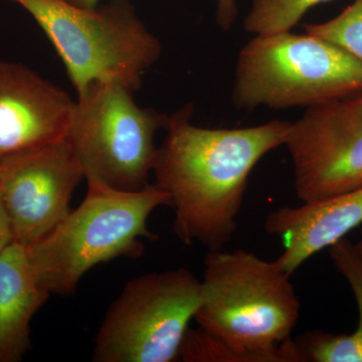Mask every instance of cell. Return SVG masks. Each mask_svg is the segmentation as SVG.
I'll return each instance as SVG.
<instances>
[{"instance_id":"6da1fadb","label":"cell","mask_w":362,"mask_h":362,"mask_svg":"<svg viewBox=\"0 0 362 362\" xmlns=\"http://www.w3.org/2000/svg\"><path fill=\"white\" fill-rule=\"evenodd\" d=\"M192 109L187 106L168 116L153 168L156 185L168 194L175 209L178 239L218 251L237 232L252 169L285 144L291 122L211 129L190 123Z\"/></svg>"},{"instance_id":"7a4b0ae2","label":"cell","mask_w":362,"mask_h":362,"mask_svg":"<svg viewBox=\"0 0 362 362\" xmlns=\"http://www.w3.org/2000/svg\"><path fill=\"white\" fill-rule=\"evenodd\" d=\"M290 277L246 250L209 251L194 319L233 362H306L291 339L301 305Z\"/></svg>"},{"instance_id":"3957f363","label":"cell","mask_w":362,"mask_h":362,"mask_svg":"<svg viewBox=\"0 0 362 362\" xmlns=\"http://www.w3.org/2000/svg\"><path fill=\"white\" fill-rule=\"evenodd\" d=\"M87 181L82 204L51 233L25 246L35 275L51 295H74L83 276L99 264L141 257L140 239H158L147 226L150 214L170 206L168 194L156 183L126 192Z\"/></svg>"},{"instance_id":"277c9868","label":"cell","mask_w":362,"mask_h":362,"mask_svg":"<svg viewBox=\"0 0 362 362\" xmlns=\"http://www.w3.org/2000/svg\"><path fill=\"white\" fill-rule=\"evenodd\" d=\"M44 30L76 92L95 82H119L139 90L145 71L160 58L161 42L128 0L82 8L64 0H11Z\"/></svg>"},{"instance_id":"5b68a950","label":"cell","mask_w":362,"mask_h":362,"mask_svg":"<svg viewBox=\"0 0 362 362\" xmlns=\"http://www.w3.org/2000/svg\"><path fill=\"white\" fill-rule=\"evenodd\" d=\"M361 93V61L320 37L284 32L256 35L240 49L232 100L244 110H281Z\"/></svg>"},{"instance_id":"8992f818","label":"cell","mask_w":362,"mask_h":362,"mask_svg":"<svg viewBox=\"0 0 362 362\" xmlns=\"http://www.w3.org/2000/svg\"><path fill=\"white\" fill-rule=\"evenodd\" d=\"M119 82H95L78 93L66 139L85 171L112 188L138 192L148 187L158 147L157 131L168 116L136 103Z\"/></svg>"},{"instance_id":"52a82bcc","label":"cell","mask_w":362,"mask_h":362,"mask_svg":"<svg viewBox=\"0 0 362 362\" xmlns=\"http://www.w3.org/2000/svg\"><path fill=\"white\" fill-rule=\"evenodd\" d=\"M202 301V281L185 268L132 279L109 307L92 361H180L183 340Z\"/></svg>"},{"instance_id":"ba28073f","label":"cell","mask_w":362,"mask_h":362,"mask_svg":"<svg viewBox=\"0 0 362 362\" xmlns=\"http://www.w3.org/2000/svg\"><path fill=\"white\" fill-rule=\"evenodd\" d=\"M284 146L291 156L300 202L361 187L362 93L307 108L291 122Z\"/></svg>"},{"instance_id":"9c48e42d","label":"cell","mask_w":362,"mask_h":362,"mask_svg":"<svg viewBox=\"0 0 362 362\" xmlns=\"http://www.w3.org/2000/svg\"><path fill=\"white\" fill-rule=\"evenodd\" d=\"M84 178L66 137L0 161V192L13 240L28 246L57 228L70 214L71 197Z\"/></svg>"},{"instance_id":"30bf717a","label":"cell","mask_w":362,"mask_h":362,"mask_svg":"<svg viewBox=\"0 0 362 362\" xmlns=\"http://www.w3.org/2000/svg\"><path fill=\"white\" fill-rule=\"evenodd\" d=\"M74 103L32 69L0 62V161L66 138Z\"/></svg>"},{"instance_id":"8fae6325","label":"cell","mask_w":362,"mask_h":362,"mask_svg":"<svg viewBox=\"0 0 362 362\" xmlns=\"http://www.w3.org/2000/svg\"><path fill=\"white\" fill-rule=\"evenodd\" d=\"M361 223L362 185L299 206L280 207L267 216L265 230L282 240L284 250L275 263L292 275L311 257L344 239Z\"/></svg>"},{"instance_id":"7c38bea8","label":"cell","mask_w":362,"mask_h":362,"mask_svg":"<svg viewBox=\"0 0 362 362\" xmlns=\"http://www.w3.org/2000/svg\"><path fill=\"white\" fill-rule=\"evenodd\" d=\"M51 296L35 275L25 245L0 252V362H18L32 349L30 322Z\"/></svg>"},{"instance_id":"4fadbf2b","label":"cell","mask_w":362,"mask_h":362,"mask_svg":"<svg viewBox=\"0 0 362 362\" xmlns=\"http://www.w3.org/2000/svg\"><path fill=\"white\" fill-rule=\"evenodd\" d=\"M333 265L349 285L358 309V324L351 333L309 331L296 340L306 362H362V255L344 238L328 247Z\"/></svg>"},{"instance_id":"5bb4252c","label":"cell","mask_w":362,"mask_h":362,"mask_svg":"<svg viewBox=\"0 0 362 362\" xmlns=\"http://www.w3.org/2000/svg\"><path fill=\"white\" fill-rule=\"evenodd\" d=\"M331 0H252L245 28L256 35L290 32L312 7Z\"/></svg>"},{"instance_id":"9a60e30c","label":"cell","mask_w":362,"mask_h":362,"mask_svg":"<svg viewBox=\"0 0 362 362\" xmlns=\"http://www.w3.org/2000/svg\"><path fill=\"white\" fill-rule=\"evenodd\" d=\"M305 33L342 47L362 62V0H354L332 20L304 26Z\"/></svg>"},{"instance_id":"2e32d148","label":"cell","mask_w":362,"mask_h":362,"mask_svg":"<svg viewBox=\"0 0 362 362\" xmlns=\"http://www.w3.org/2000/svg\"><path fill=\"white\" fill-rule=\"evenodd\" d=\"M238 16L237 0H218L216 21L223 30H228Z\"/></svg>"},{"instance_id":"e0dca14e","label":"cell","mask_w":362,"mask_h":362,"mask_svg":"<svg viewBox=\"0 0 362 362\" xmlns=\"http://www.w3.org/2000/svg\"><path fill=\"white\" fill-rule=\"evenodd\" d=\"M13 240V230L0 192V252Z\"/></svg>"},{"instance_id":"ac0fdd59","label":"cell","mask_w":362,"mask_h":362,"mask_svg":"<svg viewBox=\"0 0 362 362\" xmlns=\"http://www.w3.org/2000/svg\"><path fill=\"white\" fill-rule=\"evenodd\" d=\"M64 1L82 8H96L100 0H64Z\"/></svg>"},{"instance_id":"d6986e66","label":"cell","mask_w":362,"mask_h":362,"mask_svg":"<svg viewBox=\"0 0 362 362\" xmlns=\"http://www.w3.org/2000/svg\"><path fill=\"white\" fill-rule=\"evenodd\" d=\"M356 246L357 247V250H358V251L361 252V254L362 255V233L361 240H359L358 242L356 243Z\"/></svg>"}]
</instances>
